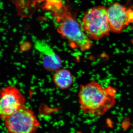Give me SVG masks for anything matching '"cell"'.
I'll list each match as a JSON object with an SVG mask.
<instances>
[{"mask_svg":"<svg viewBox=\"0 0 133 133\" xmlns=\"http://www.w3.org/2000/svg\"><path fill=\"white\" fill-rule=\"evenodd\" d=\"M116 93L114 87H104L96 81L82 85L78 94L80 109L85 114L102 116L116 104Z\"/></svg>","mask_w":133,"mask_h":133,"instance_id":"6da1fadb","label":"cell"},{"mask_svg":"<svg viewBox=\"0 0 133 133\" xmlns=\"http://www.w3.org/2000/svg\"><path fill=\"white\" fill-rule=\"evenodd\" d=\"M82 27L91 40L98 41L108 36L111 30L107 9L98 6L88 10L83 17Z\"/></svg>","mask_w":133,"mask_h":133,"instance_id":"7a4b0ae2","label":"cell"},{"mask_svg":"<svg viewBox=\"0 0 133 133\" xmlns=\"http://www.w3.org/2000/svg\"><path fill=\"white\" fill-rule=\"evenodd\" d=\"M57 31L73 49L84 52L92 48V40L84 31L82 26L69 14H65L63 16Z\"/></svg>","mask_w":133,"mask_h":133,"instance_id":"3957f363","label":"cell"},{"mask_svg":"<svg viewBox=\"0 0 133 133\" xmlns=\"http://www.w3.org/2000/svg\"><path fill=\"white\" fill-rule=\"evenodd\" d=\"M4 121L8 133H36L41 126L34 112L24 106Z\"/></svg>","mask_w":133,"mask_h":133,"instance_id":"277c9868","label":"cell"},{"mask_svg":"<svg viewBox=\"0 0 133 133\" xmlns=\"http://www.w3.org/2000/svg\"><path fill=\"white\" fill-rule=\"evenodd\" d=\"M25 102L24 95L14 86L0 89V118L4 121L24 106Z\"/></svg>","mask_w":133,"mask_h":133,"instance_id":"5b68a950","label":"cell"},{"mask_svg":"<svg viewBox=\"0 0 133 133\" xmlns=\"http://www.w3.org/2000/svg\"><path fill=\"white\" fill-rule=\"evenodd\" d=\"M35 48L39 54L43 66L50 72H55L60 69L62 60L53 48L47 42L38 40L36 42Z\"/></svg>","mask_w":133,"mask_h":133,"instance_id":"8992f818","label":"cell"},{"mask_svg":"<svg viewBox=\"0 0 133 133\" xmlns=\"http://www.w3.org/2000/svg\"><path fill=\"white\" fill-rule=\"evenodd\" d=\"M127 10L119 3H112L107 9V15L111 31L121 33L129 23L127 16Z\"/></svg>","mask_w":133,"mask_h":133,"instance_id":"52a82bcc","label":"cell"},{"mask_svg":"<svg viewBox=\"0 0 133 133\" xmlns=\"http://www.w3.org/2000/svg\"><path fill=\"white\" fill-rule=\"evenodd\" d=\"M52 78L55 85L61 90L68 89L73 83L72 74L66 69H59L55 71Z\"/></svg>","mask_w":133,"mask_h":133,"instance_id":"ba28073f","label":"cell"},{"mask_svg":"<svg viewBox=\"0 0 133 133\" xmlns=\"http://www.w3.org/2000/svg\"><path fill=\"white\" fill-rule=\"evenodd\" d=\"M127 16L129 23H133V10L129 9L127 10Z\"/></svg>","mask_w":133,"mask_h":133,"instance_id":"9c48e42d","label":"cell"},{"mask_svg":"<svg viewBox=\"0 0 133 133\" xmlns=\"http://www.w3.org/2000/svg\"><path fill=\"white\" fill-rule=\"evenodd\" d=\"M132 30H133V25H132Z\"/></svg>","mask_w":133,"mask_h":133,"instance_id":"30bf717a","label":"cell"}]
</instances>
